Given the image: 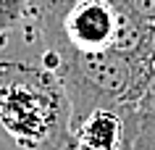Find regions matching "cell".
<instances>
[{
  "mask_svg": "<svg viewBox=\"0 0 155 150\" xmlns=\"http://www.w3.org/2000/svg\"><path fill=\"white\" fill-rule=\"evenodd\" d=\"M74 3L79 0H29V34L34 37V42L40 45L42 50H48L55 45L58 40V29H61V18Z\"/></svg>",
  "mask_w": 155,
  "mask_h": 150,
  "instance_id": "cell-6",
  "label": "cell"
},
{
  "mask_svg": "<svg viewBox=\"0 0 155 150\" xmlns=\"http://www.w3.org/2000/svg\"><path fill=\"white\" fill-rule=\"evenodd\" d=\"M71 137V100L40 48L0 42V142L13 150H63Z\"/></svg>",
  "mask_w": 155,
  "mask_h": 150,
  "instance_id": "cell-1",
  "label": "cell"
},
{
  "mask_svg": "<svg viewBox=\"0 0 155 150\" xmlns=\"http://www.w3.org/2000/svg\"><path fill=\"white\" fill-rule=\"evenodd\" d=\"M29 0H0V37L29 24Z\"/></svg>",
  "mask_w": 155,
  "mask_h": 150,
  "instance_id": "cell-7",
  "label": "cell"
},
{
  "mask_svg": "<svg viewBox=\"0 0 155 150\" xmlns=\"http://www.w3.org/2000/svg\"><path fill=\"white\" fill-rule=\"evenodd\" d=\"M145 66H147V71H150V76H155V26H150V34H147Z\"/></svg>",
  "mask_w": 155,
  "mask_h": 150,
  "instance_id": "cell-9",
  "label": "cell"
},
{
  "mask_svg": "<svg viewBox=\"0 0 155 150\" xmlns=\"http://www.w3.org/2000/svg\"><path fill=\"white\" fill-rule=\"evenodd\" d=\"M45 53L68 92L71 124L95 108H124L153 82L145 58L134 53H121L113 48L100 53H76L66 45Z\"/></svg>",
  "mask_w": 155,
  "mask_h": 150,
  "instance_id": "cell-2",
  "label": "cell"
},
{
  "mask_svg": "<svg viewBox=\"0 0 155 150\" xmlns=\"http://www.w3.org/2000/svg\"><path fill=\"white\" fill-rule=\"evenodd\" d=\"M121 24V5L116 0H79L63 13L58 40L53 48L61 45L76 53H100L110 50Z\"/></svg>",
  "mask_w": 155,
  "mask_h": 150,
  "instance_id": "cell-3",
  "label": "cell"
},
{
  "mask_svg": "<svg viewBox=\"0 0 155 150\" xmlns=\"http://www.w3.org/2000/svg\"><path fill=\"white\" fill-rule=\"evenodd\" d=\"M124 150H155V76L137 100L121 108Z\"/></svg>",
  "mask_w": 155,
  "mask_h": 150,
  "instance_id": "cell-5",
  "label": "cell"
},
{
  "mask_svg": "<svg viewBox=\"0 0 155 150\" xmlns=\"http://www.w3.org/2000/svg\"><path fill=\"white\" fill-rule=\"evenodd\" d=\"M116 3L124 11H129L137 21H142L147 29L155 26V0H116Z\"/></svg>",
  "mask_w": 155,
  "mask_h": 150,
  "instance_id": "cell-8",
  "label": "cell"
},
{
  "mask_svg": "<svg viewBox=\"0 0 155 150\" xmlns=\"http://www.w3.org/2000/svg\"><path fill=\"white\" fill-rule=\"evenodd\" d=\"M68 145L74 150H124L121 108H95L71 124Z\"/></svg>",
  "mask_w": 155,
  "mask_h": 150,
  "instance_id": "cell-4",
  "label": "cell"
}]
</instances>
